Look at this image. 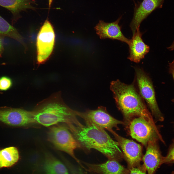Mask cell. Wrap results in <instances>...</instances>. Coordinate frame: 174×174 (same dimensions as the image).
<instances>
[{
    "mask_svg": "<svg viewBox=\"0 0 174 174\" xmlns=\"http://www.w3.org/2000/svg\"><path fill=\"white\" fill-rule=\"evenodd\" d=\"M69 129L82 147L88 150L95 149L109 159L117 160L122 157L118 142L105 130L92 124L73 126Z\"/></svg>",
    "mask_w": 174,
    "mask_h": 174,
    "instance_id": "cell-1",
    "label": "cell"
},
{
    "mask_svg": "<svg viewBox=\"0 0 174 174\" xmlns=\"http://www.w3.org/2000/svg\"><path fill=\"white\" fill-rule=\"evenodd\" d=\"M33 111L35 123L46 127L60 123H66L68 127L82 124L77 118L76 111L65 103L60 92L39 102Z\"/></svg>",
    "mask_w": 174,
    "mask_h": 174,
    "instance_id": "cell-2",
    "label": "cell"
},
{
    "mask_svg": "<svg viewBox=\"0 0 174 174\" xmlns=\"http://www.w3.org/2000/svg\"><path fill=\"white\" fill-rule=\"evenodd\" d=\"M35 0H0V6L9 10L12 15V23L13 25L21 18L20 13L27 10H35L33 5L37 4Z\"/></svg>",
    "mask_w": 174,
    "mask_h": 174,
    "instance_id": "cell-16",
    "label": "cell"
},
{
    "mask_svg": "<svg viewBox=\"0 0 174 174\" xmlns=\"http://www.w3.org/2000/svg\"><path fill=\"white\" fill-rule=\"evenodd\" d=\"M55 38L52 26L47 19L41 27L37 38V61L38 64L44 63L50 57L54 48Z\"/></svg>",
    "mask_w": 174,
    "mask_h": 174,
    "instance_id": "cell-8",
    "label": "cell"
},
{
    "mask_svg": "<svg viewBox=\"0 0 174 174\" xmlns=\"http://www.w3.org/2000/svg\"><path fill=\"white\" fill-rule=\"evenodd\" d=\"M118 109L128 124L133 119L142 117L155 124L153 117L134 85H127L118 80L112 81L110 86Z\"/></svg>",
    "mask_w": 174,
    "mask_h": 174,
    "instance_id": "cell-3",
    "label": "cell"
},
{
    "mask_svg": "<svg viewBox=\"0 0 174 174\" xmlns=\"http://www.w3.org/2000/svg\"><path fill=\"white\" fill-rule=\"evenodd\" d=\"M95 174L94 173H91L90 174Z\"/></svg>",
    "mask_w": 174,
    "mask_h": 174,
    "instance_id": "cell-28",
    "label": "cell"
},
{
    "mask_svg": "<svg viewBox=\"0 0 174 174\" xmlns=\"http://www.w3.org/2000/svg\"><path fill=\"white\" fill-rule=\"evenodd\" d=\"M0 35L14 39L25 46L23 37L17 29L0 15Z\"/></svg>",
    "mask_w": 174,
    "mask_h": 174,
    "instance_id": "cell-19",
    "label": "cell"
},
{
    "mask_svg": "<svg viewBox=\"0 0 174 174\" xmlns=\"http://www.w3.org/2000/svg\"><path fill=\"white\" fill-rule=\"evenodd\" d=\"M167 48L170 51H173L174 50V41L171 45L167 47Z\"/></svg>",
    "mask_w": 174,
    "mask_h": 174,
    "instance_id": "cell-25",
    "label": "cell"
},
{
    "mask_svg": "<svg viewBox=\"0 0 174 174\" xmlns=\"http://www.w3.org/2000/svg\"><path fill=\"white\" fill-rule=\"evenodd\" d=\"M130 135L132 138L146 147L150 141H165L156 124H152L142 117L135 118L129 123Z\"/></svg>",
    "mask_w": 174,
    "mask_h": 174,
    "instance_id": "cell-5",
    "label": "cell"
},
{
    "mask_svg": "<svg viewBox=\"0 0 174 174\" xmlns=\"http://www.w3.org/2000/svg\"><path fill=\"white\" fill-rule=\"evenodd\" d=\"M135 71L137 84L141 96L147 103L156 121H163L164 117L158 107L152 82L143 70L136 68Z\"/></svg>",
    "mask_w": 174,
    "mask_h": 174,
    "instance_id": "cell-6",
    "label": "cell"
},
{
    "mask_svg": "<svg viewBox=\"0 0 174 174\" xmlns=\"http://www.w3.org/2000/svg\"><path fill=\"white\" fill-rule=\"evenodd\" d=\"M169 72L172 74L174 80V60L171 63H169ZM174 102V98L172 100Z\"/></svg>",
    "mask_w": 174,
    "mask_h": 174,
    "instance_id": "cell-24",
    "label": "cell"
},
{
    "mask_svg": "<svg viewBox=\"0 0 174 174\" xmlns=\"http://www.w3.org/2000/svg\"><path fill=\"white\" fill-rule=\"evenodd\" d=\"M53 0H49V9L50 8L51 6V5L52 3Z\"/></svg>",
    "mask_w": 174,
    "mask_h": 174,
    "instance_id": "cell-26",
    "label": "cell"
},
{
    "mask_svg": "<svg viewBox=\"0 0 174 174\" xmlns=\"http://www.w3.org/2000/svg\"><path fill=\"white\" fill-rule=\"evenodd\" d=\"M0 122L15 127L24 126L35 123L33 111L6 106L0 107Z\"/></svg>",
    "mask_w": 174,
    "mask_h": 174,
    "instance_id": "cell-9",
    "label": "cell"
},
{
    "mask_svg": "<svg viewBox=\"0 0 174 174\" xmlns=\"http://www.w3.org/2000/svg\"><path fill=\"white\" fill-rule=\"evenodd\" d=\"M164 0H143L138 4H136L133 17L130 26L133 35L137 29L140 27L142 22L157 8L162 7Z\"/></svg>",
    "mask_w": 174,
    "mask_h": 174,
    "instance_id": "cell-12",
    "label": "cell"
},
{
    "mask_svg": "<svg viewBox=\"0 0 174 174\" xmlns=\"http://www.w3.org/2000/svg\"><path fill=\"white\" fill-rule=\"evenodd\" d=\"M67 128L62 125L51 128L48 133L49 140L58 149L67 153L84 168V167L74 153L76 149L82 147Z\"/></svg>",
    "mask_w": 174,
    "mask_h": 174,
    "instance_id": "cell-4",
    "label": "cell"
},
{
    "mask_svg": "<svg viewBox=\"0 0 174 174\" xmlns=\"http://www.w3.org/2000/svg\"><path fill=\"white\" fill-rule=\"evenodd\" d=\"M19 158L18 150L15 147L11 146L0 150V168L13 166Z\"/></svg>",
    "mask_w": 174,
    "mask_h": 174,
    "instance_id": "cell-18",
    "label": "cell"
},
{
    "mask_svg": "<svg viewBox=\"0 0 174 174\" xmlns=\"http://www.w3.org/2000/svg\"><path fill=\"white\" fill-rule=\"evenodd\" d=\"M112 134L122 150L130 168L137 167L141 160V146L134 141L119 136L115 132Z\"/></svg>",
    "mask_w": 174,
    "mask_h": 174,
    "instance_id": "cell-11",
    "label": "cell"
},
{
    "mask_svg": "<svg viewBox=\"0 0 174 174\" xmlns=\"http://www.w3.org/2000/svg\"><path fill=\"white\" fill-rule=\"evenodd\" d=\"M143 34L140 30L139 27H138L133 34L128 44L129 55L127 58L131 61L137 63L144 58L150 49L149 46L145 44L142 39Z\"/></svg>",
    "mask_w": 174,
    "mask_h": 174,
    "instance_id": "cell-15",
    "label": "cell"
},
{
    "mask_svg": "<svg viewBox=\"0 0 174 174\" xmlns=\"http://www.w3.org/2000/svg\"></svg>",
    "mask_w": 174,
    "mask_h": 174,
    "instance_id": "cell-29",
    "label": "cell"
},
{
    "mask_svg": "<svg viewBox=\"0 0 174 174\" xmlns=\"http://www.w3.org/2000/svg\"><path fill=\"white\" fill-rule=\"evenodd\" d=\"M171 174H174V170L173 171L171 172Z\"/></svg>",
    "mask_w": 174,
    "mask_h": 174,
    "instance_id": "cell-27",
    "label": "cell"
},
{
    "mask_svg": "<svg viewBox=\"0 0 174 174\" xmlns=\"http://www.w3.org/2000/svg\"><path fill=\"white\" fill-rule=\"evenodd\" d=\"M77 116L82 118L86 124H92L112 134L114 131V128L118 129L117 126L124 124V122L115 118L107 112L106 108L100 106L96 109H88L84 112L76 111Z\"/></svg>",
    "mask_w": 174,
    "mask_h": 174,
    "instance_id": "cell-7",
    "label": "cell"
},
{
    "mask_svg": "<svg viewBox=\"0 0 174 174\" xmlns=\"http://www.w3.org/2000/svg\"><path fill=\"white\" fill-rule=\"evenodd\" d=\"M121 18V16L116 21L111 23H106L103 21H100L94 28L100 38L116 40L128 45L130 39L124 35L121 31L122 26L119 24Z\"/></svg>",
    "mask_w": 174,
    "mask_h": 174,
    "instance_id": "cell-14",
    "label": "cell"
},
{
    "mask_svg": "<svg viewBox=\"0 0 174 174\" xmlns=\"http://www.w3.org/2000/svg\"><path fill=\"white\" fill-rule=\"evenodd\" d=\"M31 174H70L64 163L49 154L31 164Z\"/></svg>",
    "mask_w": 174,
    "mask_h": 174,
    "instance_id": "cell-10",
    "label": "cell"
},
{
    "mask_svg": "<svg viewBox=\"0 0 174 174\" xmlns=\"http://www.w3.org/2000/svg\"><path fill=\"white\" fill-rule=\"evenodd\" d=\"M85 169L91 173L97 174H128L129 171L114 160L109 159L100 164L83 163Z\"/></svg>",
    "mask_w": 174,
    "mask_h": 174,
    "instance_id": "cell-17",
    "label": "cell"
},
{
    "mask_svg": "<svg viewBox=\"0 0 174 174\" xmlns=\"http://www.w3.org/2000/svg\"><path fill=\"white\" fill-rule=\"evenodd\" d=\"M158 141H150L146 147V151L142 158L143 167L148 174H154L156 171L164 164V158Z\"/></svg>",
    "mask_w": 174,
    "mask_h": 174,
    "instance_id": "cell-13",
    "label": "cell"
},
{
    "mask_svg": "<svg viewBox=\"0 0 174 174\" xmlns=\"http://www.w3.org/2000/svg\"><path fill=\"white\" fill-rule=\"evenodd\" d=\"M12 82L11 79L6 76L0 77V91H5L12 87Z\"/></svg>",
    "mask_w": 174,
    "mask_h": 174,
    "instance_id": "cell-21",
    "label": "cell"
},
{
    "mask_svg": "<svg viewBox=\"0 0 174 174\" xmlns=\"http://www.w3.org/2000/svg\"><path fill=\"white\" fill-rule=\"evenodd\" d=\"M174 163V138L170 145L166 155L164 157V164L171 165Z\"/></svg>",
    "mask_w": 174,
    "mask_h": 174,
    "instance_id": "cell-20",
    "label": "cell"
},
{
    "mask_svg": "<svg viewBox=\"0 0 174 174\" xmlns=\"http://www.w3.org/2000/svg\"><path fill=\"white\" fill-rule=\"evenodd\" d=\"M5 36L0 35V58L1 57L2 54L4 51V41Z\"/></svg>",
    "mask_w": 174,
    "mask_h": 174,
    "instance_id": "cell-23",
    "label": "cell"
},
{
    "mask_svg": "<svg viewBox=\"0 0 174 174\" xmlns=\"http://www.w3.org/2000/svg\"><path fill=\"white\" fill-rule=\"evenodd\" d=\"M129 174H146V170L143 167H136L130 169Z\"/></svg>",
    "mask_w": 174,
    "mask_h": 174,
    "instance_id": "cell-22",
    "label": "cell"
}]
</instances>
